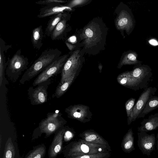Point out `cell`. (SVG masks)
Segmentation results:
<instances>
[{"mask_svg":"<svg viewBox=\"0 0 158 158\" xmlns=\"http://www.w3.org/2000/svg\"><path fill=\"white\" fill-rule=\"evenodd\" d=\"M61 52L57 48H50L43 51L40 56L24 73L19 81L24 84L43 72L59 58Z\"/></svg>","mask_w":158,"mask_h":158,"instance_id":"1","label":"cell"},{"mask_svg":"<svg viewBox=\"0 0 158 158\" xmlns=\"http://www.w3.org/2000/svg\"><path fill=\"white\" fill-rule=\"evenodd\" d=\"M103 32L102 28L97 22H92L86 26L81 34L85 48L92 49L99 46L105 37Z\"/></svg>","mask_w":158,"mask_h":158,"instance_id":"2","label":"cell"},{"mask_svg":"<svg viewBox=\"0 0 158 158\" xmlns=\"http://www.w3.org/2000/svg\"><path fill=\"white\" fill-rule=\"evenodd\" d=\"M28 59L21 54V50L19 49L9 60L6 70L7 76L12 81H16L22 73L28 69Z\"/></svg>","mask_w":158,"mask_h":158,"instance_id":"3","label":"cell"},{"mask_svg":"<svg viewBox=\"0 0 158 158\" xmlns=\"http://www.w3.org/2000/svg\"><path fill=\"white\" fill-rule=\"evenodd\" d=\"M69 56V54H66L60 56L38 75L34 81L33 86H35L48 81L51 77L61 72Z\"/></svg>","mask_w":158,"mask_h":158,"instance_id":"4","label":"cell"},{"mask_svg":"<svg viewBox=\"0 0 158 158\" xmlns=\"http://www.w3.org/2000/svg\"><path fill=\"white\" fill-rule=\"evenodd\" d=\"M80 50L74 51L69 56L61 71L60 83H63L74 73H77L81 65Z\"/></svg>","mask_w":158,"mask_h":158,"instance_id":"5","label":"cell"},{"mask_svg":"<svg viewBox=\"0 0 158 158\" xmlns=\"http://www.w3.org/2000/svg\"><path fill=\"white\" fill-rule=\"evenodd\" d=\"M157 90V88L155 87H150L145 89L134 106L131 116L127 120L128 124H130L132 122L136 120L149 99L151 96L155 94Z\"/></svg>","mask_w":158,"mask_h":158,"instance_id":"6","label":"cell"},{"mask_svg":"<svg viewBox=\"0 0 158 158\" xmlns=\"http://www.w3.org/2000/svg\"><path fill=\"white\" fill-rule=\"evenodd\" d=\"M65 111L69 118L82 122L89 121L92 115L89 107L82 104L70 106L65 109Z\"/></svg>","mask_w":158,"mask_h":158,"instance_id":"7","label":"cell"},{"mask_svg":"<svg viewBox=\"0 0 158 158\" xmlns=\"http://www.w3.org/2000/svg\"><path fill=\"white\" fill-rule=\"evenodd\" d=\"M49 80L41 83L35 89L30 87L28 90V95L31 104L38 105L44 104L47 101L48 87Z\"/></svg>","mask_w":158,"mask_h":158,"instance_id":"8","label":"cell"},{"mask_svg":"<svg viewBox=\"0 0 158 158\" xmlns=\"http://www.w3.org/2000/svg\"><path fill=\"white\" fill-rule=\"evenodd\" d=\"M131 73L133 77L140 83L141 89L147 88L152 75L149 66L141 63L135 65Z\"/></svg>","mask_w":158,"mask_h":158,"instance_id":"9","label":"cell"},{"mask_svg":"<svg viewBox=\"0 0 158 158\" xmlns=\"http://www.w3.org/2000/svg\"><path fill=\"white\" fill-rule=\"evenodd\" d=\"M59 112L48 113L47 118L40 123V128L44 131L52 132L57 129L63 123V121L59 118L61 115Z\"/></svg>","mask_w":158,"mask_h":158,"instance_id":"10","label":"cell"},{"mask_svg":"<svg viewBox=\"0 0 158 158\" xmlns=\"http://www.w3.org/2000/svg\"><path fill=\"white\" fill-rule=\"evenodd\" d=\"M134 23L133 17L125 10L120 12L115 23L116 27L118 29L125 30L128 34H130L133 29Z\"/></svg>","mask_w":158,"mask_h":158,"instance_id":"11","label":"cell"},{"mask_svg":"<svg viewBox=\"0 0 158 158\" xmlns=\"http://www.w3.org/2000/svg\"><path fill=\"white\" fill-rule=\"evenodd\" d=\"M138 135L140 137L138 140V145L143 152L148 153L153 150L156 143L154 135H149L145 132H139Z\"/></svg>","mask_w":158,"mask_h":158,"instance_id":"12","label":"cell"},{"mask_svg":"<svg viewBox=\"0 0 158 158\" xmlns=\"http://www.w3.org/2000/svg\"><path fill=\"white\" fill-rule=\"evenodd\" d=\"M69 19L68 15L64 13L61 20L56 25L50 36L52 40H59L64 38L67 32L69 31V28L67 23Z\"/></svg>","mask_w":158,"mask_h":158,"instance_id":"13","label":"cell"},{"mask_svg":"<svg viewBox=\"0 0 158 158\" xmlns=\"http://www.w3.org/2000/svg\"><path fill=\"white\" fill-rule=\"evenodd\" d=\"M117 81L120 85L135 90L141 89L140 83L132 77L131 71H127L120 74Z\"/></svg>","mask_w":158,"mask_h":158,"instance_id":"14","label":"cell"},{"mask_svg":"<svg viewBox=\"0 0 158 158\" xmlns=\"http://www.w3.org/2000/svg\"><path fill=\"white\" fill-rule=\"evenodd\" d=\"M72 8L65 5L61 4L46 6L41 8L37 17L40 18H44L47 17L63 13L65 11H70Z\"/></svg>","mask_w":158,"mask_h":158,"instance_id":"15","label":"cell"},{"mask_svg":"<svg viewBox=\"0 0 158 158\" xmlns=\"http://www.w3.org/2000/svg\"><path fill=\"white\" fill-rule=\"evenodd\" d=\"M138 127L140 132H147L158 128V113L150 115L148 118L144 119Z\"/></svg>","mask_w":158,"mask_h":158,"instance_id":"16","label":"cell"},{"mask_svg":"<svg viewBox=\"0 0 158 158\" xmlns=\"http://www.w3.org/2000/svg\"><path fill=\"white\" fill-rule=\"evenodd\" d=\"M11 45H6L5 42L2 38L0 39V86L2 83L4 72L8 65L10 60L9 57L8 61L6 62L5 52L10 48H11Z\"/></svg>","mask_w":158,"mask_h":158,"instance_id":"17","label":"cell"},{"mask_svg":"<svg viewBox=\"0 0 158 158\" xmlns=\"http://www.w3.org/2000/svg\"><path fill=\"white\" fill-rule=\"evenodd\" d=\"M138 56L136 52L133 51H129L125 52L123 54L118 68H121L124 65H136L141 63L142 61L137 60Z\"/></svg>","mask_w":158,"mask_h":158,"instance_id":"18","label":"cell"},{"mask_svg":"<svg viewBox=\"0 0 158 158\" xmlns=\"http://www.w3.org/2000/svg\"><path fill=\"white\" fill-rule=\"evenodd\" d=\"M44 32L42 26L41 25L34 28L32 31L31 41L33 47L40 50L43 45Z\"/></svg>","mask_w":158,"mask_h":158,"instance_id":"19","label":"cell"},{"mask_svg":"<svg viewBox=\"0 0 158 158\" xmlns=\"http://www.w3.org/2000/svg\"><path fill=\"white\" fill-rule=\"evenodd\" d=\"M77 73H74L63 83L60 82L56 87L55 92L53 95V97L58 98L62 96L67 90L76 77Z\"/></svg>","mask_w":158,"mask_h":158,"instance_id":"20","label":"cell"},{"mask_svg":"<svg viewBox=\"0 0 158 158\" xmlns=\"http://www.w3.org/2000/svg\"><path fill=\"white\" fill-rule=\"evenodd\" d=\"M157 108H158V97L152 96L146 104L137 118H143L145 115Z\"/></svg>","mask_w":158,"mask_h":158,"instance_id":"21","label":"cell"},{"mask_svg":"<svg viewBox=\"0 0 158 158\" xmlns=\"http://www.w3.org/2000/svg\"><path fill=\"white\" fill-rule=\"evenodd\" d=\"M64 13L55 15L49 19L45 30V34L47 36L50 37L55 28L61 20Z\"/></svg>","mask_w":158,"mask_h":158,"instance_id":"22","label":"cell"},{"mask_svg":"<svg viewBox=\"0 0 158 158\" xmlns=\"http://www.w3.org/2000/svg\"><path fill=\"white\" fill-rule=\"evenodd\" d=\"M135 99L134 98H131L126 102L125 108L127 116V120L131 117L132 112Z\"/></svg>","mask_w":158,"mask_h":158,"instance_id":"23","label":"cell"},{"mask_svg":"<svg viewBox=\"0 0 158 158\" xmlns=\"http://www.w3.org/2000/svg\"><path fill=\"white\" fill-rule=\"evenodd\" d=\"M126 142L124 144V148L127 150L132 148L134 146V138L131 129L129 130L126 136Z\"/></svg>","mask_w":158,"mask_h":158,"instance_id":"24","label":"cell"},{"mask_svg":"<svg viewBox=\"0 0 158 158\" xmlns=\"http://www.w3.org/2000/svg\"><path fill=\"white\" fill-rule=\"evenodd\" d=\"M67 2L66 1L60 0H45L36 2L35 3L40 5L48 6L60 4L61 3L66 2Z\"/></svg>","mask_w":158,"mask_h":158,"instance_id":"25","label":"cell"},{"mask_svg":"<svg viewBox=\"0 0 158 158\" xmlns=\"http://www.w3.org/2000/svg\"><path fill=\"white\" fill-rule=\"evenodd\" d=\"M88 0H73L70 1L65 5L71 8L79 5L84 4Z\"/></svg>","mask_w":158,"mask_h":158,"instance_id":"26","label":"cell"},{"mask_svg":"<svg viewBox=\"0 0 158 158\" xmlns=\"http://www.w3.org/2000/svg\"><path fill=\"white\" fill-rule=\"evenodd\" d=\"M58 138L56 139L55 142L54 141L52 145V153L56 154L58 153L60 150L61 149V141H58V135H57Z\"/></svg>","mask_w":158,"mask_h":158,"instance_id":"27","label":"cell"},{"mask_svg":"<svg viewBox=\"0 0 158 158\" xmlns=\"http://www.w3.org/2000/svg\"><path fill=\"white\" fill-rule=\"evenodd\" d=\"M42 151L37 150L31 153L27 158H41Z\"/></svg>","mask_w":158,"mask_h":158,"instance_id":"28","label":"cell"},{"mask_svg":"<svg viewBox=\"0 0 158 158\" xmlns=\"http://www.w3.org/2000/svg\"><path fill=\"white\" fill-rule=\"evenodd\" d=\"M96 136L94 134H92L87 136L85 138V140L88 141H91L95 139Z\"/></svg>","mask_w":158,"mask_h":158,"instance_id":"29","label":"cell"},{"mask_svg":"<svg viewBox=\"0 0 158 158\" xmlns=\"http://www.w3.org/2000/svg\"><path fill=\"white\" fill-rule=\"evenodd\" d=\"M81 149L82 151L85 153H87L89 152V148L88 146L85 144H83L81 146Z\"/></svg>","mask_w":158,"mask_h":158,"instance_id":"30","label":"cell"},{"mask_svg":"<svg viewBox=\"0 0 158 158\" xmlns=\"http://www.w3.org/2000/svg\"><path fill=\"white\" fill-rule=\"evenodd\" d=\"M65 43L69 49L70 51L73 50L75 47V46L65 41Z\"/></svg>","mask_w":158,"mask_h":158,"instance_id":"31","label":"cell"},{"mask_svg":"<svg viewBox=\"0 0 158 158\" xmlns=\"http://www.w3.org/2000/svg\"><path fill=\"white\" fill-rule=\"evenodd\" d=\"M149 43L151 45L153 46H157L158 45V42L154 39H152L149 41Z\"/></svg>","mask_w":158,"mask_h":158,"instance_id":"32","label":"cell"},{"mask_svg":"<svg viewBox=\"0 0 158 158\" xmlns=\"http://www.w3.org/2000/svg\"><path fill=\"white\" fill-rule=\"evenodd\" d=\"M76 40V37L74 36H72L70 37L66 41L68 42L73 43Z\"/></svg>","mask_w":158,"mask_h":158,"instance_id":"33","label":"cell"},{"mask_svg":"<svg viewBox=\"0 0 158 158\" xmlns=\"http://www.w3.org/2000/svg\"><path fill=\"white\" fill-rule=\"evenodd\" d=\"M12 152L10 150H8L7 151L6 154V158H11L12 157Z\"/></svg>","mask_w":158,"mask_h":158,"instance_id":"34","label":"cell"},{"mask_svg":"<svg viewBox=\"0 0 158 158\" xmlns=\"http://www.w3.org/2000/svg\"><path fill=\"white\" fill-rule=\"evenodd\" d=\"M65 136L67 138H70L72 136V134L70 132L67 131L66 132Z\"/></svg>","mask_w":158,"mask_h":158,"instance_id":"35","label":"cell"},{"mask_svg":"<svg viewBox=\"0 0 158 158\" xmlns=\"http://www.w3.org/2000/svg\"><path fill=\"white\" fill-rule=\"evenodd\" d=\"M80 158H90L89 156L85 155L81 156Z\"/></svg>","mask_w":158,"mask_h":158,"instance_id":"36","label":"cell"},{"mask_svg":"<svg viewBox=\"0 0 158 158\" xmlns=\"http://www.w3.org/2000/svg\"><path fill=\"white\" fill-rule=\"evenodd\" d=\"M99 151H101V149H99Z\"/></svg>","mask_w":158,"mask_h":158,"instance_id":"37","label":"cell"},{"mask_svg":"<svg viewBox=\"0 0 158 158\" xmlns=\"http://www.w3.org/2000/svg\"><path fill=\"white\" fill-rule=\"evenodd\" d=\"M158 144V143H157ZM158 146V144H157V146ZM157 148H158V147H157Z\"/></svg>","mask_w":158,"mask_h":158,"instance_id":"38","label":"cell"}]
</instances>
